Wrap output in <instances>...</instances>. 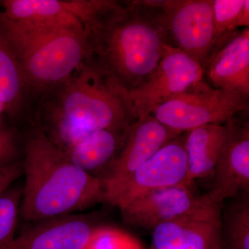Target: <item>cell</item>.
<instances>
[{"label":"cell","mask_w":249,"mask_h":249,"mask_svg":"<svg viewBox=\"0 0 249 249\" xmlns=\"http://www.w3.org/2000/svg\"><path fill=\"white\" fill-rule=\"evenodd\" d=\"M4 112V107H3L2 104L0 102V118L1 117V114Z\"/></svg>","instance_id":"484cf974"},{"label":"cell","mask_w":249,"mask_h":249,"mask_svg":"<svg viewBox=\"0 0 249 249\" xmlns=\"http://www.w3.org/2000/svg\"><path fill=\"white\" fill-rule=\"evenodd\" d=\"M237 197L222 214V249H249V192Z\"/></svg>","instance_id":"d6986e66"},{"label":"cell","mask_w":249,"mask_h":249,"mask_svg":"<svg viewBox=\"0 0 249 249\" xmlns=\"http://www.w3.org/2000/svg\"><path fill=\"white\" fill-rule=\"evenodd\" d=\"M22 187L11 185L0 194V249H5L14 240Z\"/></svg>","instance_id":"ffe728a7"},{"label":"cell","mask_w":249,"mask_h":249,"mask_svg":"<svg viewBox=\"0 0 249 249\" xmlns=\"http://www.w3.org/2000/svg\"><path fill=\"white\" fill-rule=\"evenodd\" d=\"M212 1L214 36L217 41V48L236 31L234 29V24L245 4L246 0Z\"/></svg>","instance_id":"44dd1931"},{"label":"cell","mask_w":249,"mask_h":249,"mask_svg":"<svg viewBox=\"0 0 249 249\" xmlns=\"http://www.w3.org/2000/svg\"><path fill=\"white\" fill-rule=\"evenodd\" d=\"M186 174L184 135L181 134L109 192L106 196V202L120 209L149 192L184 185Z\"/></svg>","instance_id":"ba28073f"},{"label":"cell","mask_w":249,"mask_h":249,"mask_svg":"<svg viewBox=\"0 0 249 249\" xmlns=\"http://www.w3.org/2000/svg\"><path fill=\"white\" fill-rule=\"evenodd\" d=\"M24 142L16 129L7 127L0 118V169L20 161L24 158Z\"/></svg>","instance_id":"603a6c76"},{"label":"cell","mask_w":249,"mask_h":249,"mask_svg":"<svg viewBox=\"0 0 249 249\" xmlns=\"http://www.w3.org/2000/svg\"><path fill=\"white\" fill-rule=\"evenodd\" d=\"M83 27L85 62L127 93L152 76L165 46H175L152 0H102Z\"/></svg>","instance_id":"6da1fadb"},{"label":"cell","mask_w":249,"mask_h":249,"mask_svg":"<svg viewBox=\"0 0 249 249\" xmlns=\"http://www.w3.org/2000/svg\"><path fill=\"white\" fill-rule=\"evenodd\" d=\"M227 135L214 168V181L206 196L222 205L229 198L249 192V124L234 116L226 123Z\"/></svg>","instance_id":"9c48e42d"},{"label":"cell","mask_w":249,"mask_h":249,"mask_svg":"<svg viewBox=\"0 0 249 249\" xmlns=\"http://www.w3.org/2000/svg\"><path fill=\"white\" fill-rule=\"evenodd\" d=\"M227 135L226 124H210L191 129L184 134L187 174L184 185L191 186L197 178L213 174Z\"/></svg>","instance_id":"e0dca14e"},{"label":"cell","mask_w":249,"mask_h":249,"mask_svg":"<svg viewBox=\"0 0 249 249\" xmlns=\"http://www.w3.org/2000/svg\"><path fill=\"white\" fill-rule=\"evenodd\" d=\"M249 27V0H246L245 4L234 24L235 29H237V27Z\"/></svg>","instance_id":"d4e9b609"},{"label":"cell","mask_w":249,"mask_h":249,"mask_svg":"<svg viewBox=\"0 0 249 249\" xmlns=\"http://www.w3.org/2000/svg\"><path fill=\"white\" fill-rule=\"evenodd\" d=\"M209 200L205 194L196 196L190 186L178 185L149 192L119 210L129 225L153 230L191 213Z\"/></svg>","instance_id":"7c38bea8"},{"label":"cell","mask_w":249,"mask_h":249,"mask_svg":"<svg viewBox=\"0 0 249 249\" xmlns=\"http://www.w3.org/2000/svg\"><path fill=\"white\" fill-rule=\"evenodd\" d=\"M34 109V123L61 151L93 131L124 132L137 120L127 93L86 62Z\"/></svg>","instance_id":"7a4b0ae2"},{"label":"cell","mask_w":249,"mask_h":249,"mask_svg":"<svg viewBox=\"0 0 249 249\" xmlns=\"http://www.w3.org/2000/svg\"><path fill=\"white\" fill-rule=\"evenodd\" d=\"M5 34L20 65L33 103L61 84L85 61L84 29H32L0 12Z\"/></svg>","instance_id":"277c9868"},{"label":"cell","mask_w":249,"mask_h":249,"mask_svg":"<svg viewBox=\"0 0 249 249\" xmlns=\"http://www.w3.org/2000/svg\"><path fill=\"white\" fill-rule=\"evenodd\" d=\"M202 67L181 49L165 45L152 76L127 93L136 119L153 114L159 106L202 80Z\"/></svg>","instance_id":"8992f818"},{"label":"cell","mask_w":249,"mask_h":249,"mask_svg":"<svg viewBox=\"0 0 249 249\" xmlns=\"http://www.w3.org/2000/svg\"><path fill=\"white\" fill-rule=\"evenodd\" d=\"M34 223L5 249H84L98 228L84 214H64Z\"/></svg>","instance_id":"4fadbf2b"},{"label":"cell","mask_w":249,"mask_h":249,"mask_svg":"<svg viewBox=\"0 0 249 249\" xmlns=\"http://www.w3.org/2000/svg\"><path fill=\"white\" fill-rule=\"evenodd\" d=\"M163 12L171 40L202 68L217 48L212 0H152Z\"/></svg>","instance_id":"52a82bcc"},{"label":"cell","mask_w":249,"mask_h":249,"mask_svg":"<svg viewBox=\"0 0 249 249\" xmlns=\"http://www.w3.org/2000/svg\"><path fill=\"white\" fill-rule=\"evenodd\" d=\"M3 14L18 25L32 29H84L65 0H3Z\"/></svg>","instance_id":"2e32d148"},{"label":"cell","mask_w":249,"mask_h":249,"mask_svg":"<svg viewBox=\"0 0 249 249\" xmlns=\"http://www.w3.org/2000/svg\"><path fill=\"white\" fill-rule=\"evenodd\" d=\"M222 205L211 200L176 220L156 227L155 249H222Z\"/></svg>","instance_id":"8fae6325"},{"label":"cell","mask_w":249,"mask_h":249,"mask_svg":"<svg viewBox=\"0 0 249 249\" xmlns=\"http://www.w3.org/2000/svg\"><path fill=\"white\" fill-rule=\"evenodd\" d=\"M182 134L162 124L152 114L138 118L126 131L124 145L103 178L105 196L160 148Z\"/></svg>","instance_id":"30bf717a"},{"label":"cell","mask_w":249,"mask_h":249,"mask_svg":"<svg viewBox=\"0 0 249 249\" xmlns=\"http://www.w3.org/2000/svg\"><path fill=\"white\" fill-rule=\"evenodd\" d=\"M0 102L11 121L24 117L32 99L22 69L0 20Z\"/></svg>","instance_id":"ac0fdd59"},{"label":"cell","mask_w":249,"mask_h":249,"mask_svg":"<svg viewBox=\"0 0 249 249\" xmlns=\"http://www.w3.org/2000/svg\"><path fill=\"white\" fill-rule=\"evenodd\" d=\"M24 142L25 183L19 207L23 220L37 222L106 201L102 180L67 160L35 123Z\"/></svg>","instance_id":"3957f363"},{"label":"cell","mask_w":249,"mask_h":249,"mask_svg":"<svg viewBox=\"0 0 249 249\" xmlns=\"http://www.w3.org/2000/svg\"><path fill=\"white\" fill-rule=\"evenodd\" d=\"M249 97L197 82L154 111L162 124L183 133L200 126L227 123L249 109Z\"/></svg>","instance_id":"5b68a950"},{"label":"cell","mask_w":249,"mask_h":249,"mask_svg":"<svg viewBox=\"0 0 249 249\" xmlns=\"http://www.w3.org/2000/svg\"><path fill=\"white\" fill-rule=\"evenodd\" d=\"M22 160L14 165L0 169V194L23 175L24 170Z\"/></svg>","instance_id":"cb8c5ba5"},{"label":"cell","mask_w":249,"mask_h":249,"mask_svg":"<svg viewBox=\"0 0 249 249\" xmlns=\"http://www.w3.org/2000/svg\"><path fill=\"white\" fill-rule=\"evenodd\" d=\"M126 131H93L62 152L73 165L103 181L124 145Z\"/></svg>","instance_id":"9a60e30c"},{"label":"cell","mask_w":249,"mask_h":249,"mask_svg":"<svg viewBox=\"0 0 249 249\" xmlns=\"http://www.w3.org/2000/svg\"><path fill=\"white\" fill-rule=\"evenodd\" d=\"M84 249H142L127 234L110 228L98 227Z\"/></svg>","instance_id":"7402d4cb"},{"label":"cell","mask_w":249,"mask_h":249,"mask_svg":"<svg viewBox=\"0 0 249 249\" xmlns=\"http://www.w3.org/2000/svg\"><path fill=\"white\" fill-rule=\"evenodd\" d=\"M203 70L215 88L249 97V28L235 31L211 54Z\"/></svg>","instance_id":"5bb4252c"}]
</instances>
